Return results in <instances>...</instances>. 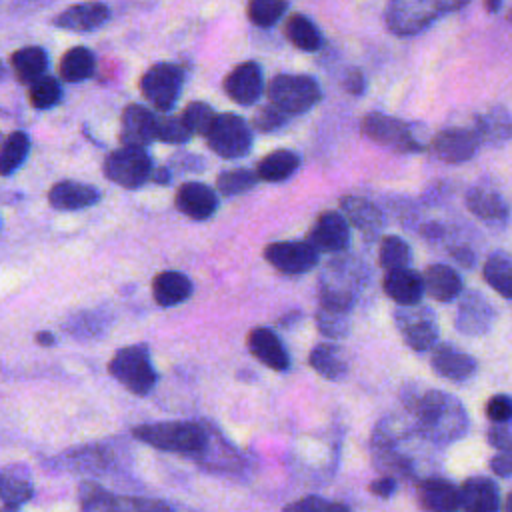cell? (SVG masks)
I'll use <instances>...</instances> for the list:
<instances>
[{"instance_id": "cell-1", "label": "cell", "mask_w": 512, "mask_h": 512, "mask_svg": "<svg viewBox=\"0 0 512 512\" xmlns=\"http://www.w3.org/2000/svg\"><path fill=\"white\" fill-rule=\"evenodd\" d=\"M420 430L438 444L462 438L468 430V416L460 400L452 394L430 390L416 402Z\"/></svg>"}, {"instance_id": "cell-2", "label": "cell", "mask_w": 512, "mask_h": 512, "mask_svg": "<svg viewBox=\"0 0 512 512\" xmlns=\"http://www.w3.org/2000/svg\"><path fill=\"white\" fill-rule=\"evenodd\" d=\"M470 0H388L384 24L396 36H414Z\"/></svg>"}, {"instance_id": "cell-3", "label": "cell", "mask_w": 512, "mask_h": 512, "mask_svg": "<svg viewBox=\"0 0 512 512\" xmlns=\"http://www.w3.org/2000/svg\"><path fill=\"white\" fill-rule=\"evenodd\" d=\"M132 434L136 440L162 452L192 454L208 444L204 428L194 422H152L136 426Z\"/></svg>"}, {"instance_id": "cell-4", "label": "cell", "mask_w": 512, "mask_h": 512, "mask_svg": "<svg viewBox=\"0 0 512 512\" xmlns=\"http://www.w3.org/2000/svg\"><path fill=\"white\" fill-rule=\"evenodd\" d=\"M366 278L368 274L360 262L332 260L318 280V298L320 302L352 310L358 292L366 284Z\"/></svg>"}, {"instance_id": "cell-5", "label": "cell", "mask_w": 512, "mask_h": 512, "mask_svg": "<svg viewBox=\"0 0 512 512\" xmlns=\"http://www.w3.org/2000/svg\"><path fill=\"white\" fill-rule=\"evenodd\" d=\"M322 98L320 86L306 74H278L268 84V100L288 116L304 114Z\"/></svg>"}, {"instance_id": "cell-6", "label": "cell", "mask_w": 512, "mask_h": 512, "mask_svg": "<svg viewBox=\"0 0 512 512\" xmlns=\"http://www.w3.org/2000/svg\"><path fill=\"white\" fill-rule=\"evenodd\" d=\"M108 372L136 396L148 394L158 380L150 354L142 344L120 348L110 360Z\"/></svg>"}, {"instance_id": "cell-7", "label": "cell", "mask_w": 512, "mask_h": 512, "mask_svg": "<svg viewBox=\"0 0 512 512\" xmlns=\"http://www.w3.org/2000/svg\"><path fill=\"white\" fill-rule=\"evenodd\" d=\"M214 154L222 158H240L252 146V128L238 114H216L208 132L204 134Z\"/></svg>"}, {"instance_id": "cell-8", "label": "cell", "mask_w": 512, "mask_h": 512, "mask_svg": "<svg viewBox=\"0 0 512 512\" xmlns=\"http://www.w3.org/2000/svg\"><path fill=\"white\" fill-rule=\"evenodd\" d=\"M184 72L170 62H158L150 66L140 78V90L144 98L160 112H168L180 98Z\"/></svg>"}, {"instance_id": "cell-9", "label": "cell", "mask_w": 512, "mask_h": 512, "mask_svg": "<svg viewBox=\"0 0 512 512\" xmlns=\"http://www.w3.org/2000/svg\"><path fill=\"white\" fill-rule=\"evenodd\" d=\"M150 172V156L140 146H122L104 160V176L122 188H140L150 180Z\"/></svg>"}, {"instance_id": "cell-10", "label": "cell", "mask_w": 512, "mask_h": 512, "mask_svg": "<svg viewBox=\"0 0 512 512\" xmlns=\"http://www.w3.org/2000/svg\"><path fill=\"white\" fill-rule=\"evenodd\" d=\"M394 320H396V328L400 330L404 342L412 350L426 352L436 344L438 322L430 308L420 306L418 302L406 304L394 312Z\"/></svg>"}, {"instance_id": "cell-11", "label": "cell", "mask_w": 512, "mask_h": 512, "mask_svg": "<svg viewBox=\"0 0 512 512\" xmlns=\"http://www.w3.org/2000/svg\"><path fill=\"white\" fill-rule=\"evenodd\" d=\"M362 134L368 136L370 140L392 148L396 152H420L422 146H418V142L412 138V132L408 128V124H404L398 118L380 114V112H372L366 114L362 118Z\"/></svg>"}, {"instance_id": "cell-12", "label": "cell", "mask_w": 512, "mask_h": 512, "mask_svg": "<svg viewBox=\"0 0 512 512\" xmlns=\"http://www.w3.org/2000/svg\"><path fill=\"white\" fill-rule=\"evenodd\" d=\"M264 258L284 274H302L318 264V252L308 242H274L264 250Z\"/></svg>"}, {"instance_id": "cell-13", "label": "cell", "mask_w": 512, "mask_h": 512, "mask_svg": "<svg viewBox=\"0 0 512 512\" xmlns=\"http://www.w3.org/2000/svg\"><path fill=\"white\" fill-rule=\"evenodd\" d=\"M264 90L262 68L254 60H246L234 66L224 78V92L240 106H252L258 102Z\"/></svg>"}, {"instance_id": "cell-14", "label": "cell", "mask_w": 512, "mask_h": 512, "mask_svg": "<svg viewBox=\"0 0 512 512\" xmlns=\"http://www.w3.org/2000/svg\"><path fill=\"white\" fill-rule=\"evenodd\" d=\"M350 242V224L346 218L336 212L328 210L320 214L308 234V244L314 246L316 252H340Z\"/></svg>"}, {"instance_id": "cell-15", "label": "cell", "mask_w": 512, "mask_h": 512, "mask_svg": "<svg viewBox=\"0 0 512 512\" xmlns=\"http://www.w3.org/2000/svg\"><path fill=\"white\" fill-rule=\"evenodd\" d=\"M108 18H110V10L106 4L88 0V2L72 4V6L64 8L60 14H56L52 18V24L56 28H62L68 32L86 34V32H94V30L102 28L108 22Z\"/></svg>"}, {"instance_id": "cell-16", "label": "cell", "mask_w": 512, "mask_h": 512, "mask_svg": "<svg viewBox=\"0 0 512 512\" xmlns=\"http://www.w3.org/2000/svg\"><path fill=\"white\" fill-rule=\"evenodd\" d=\"M494 308L490 306L488 298L480 292H464L458 310H456V328L468 336H482L490 330L494 322Z\"/></svg>"}, {"instance_id": "cell-17", "label": "cell", "mask_w": 512, "mask_h": 512, "mask_svg": "<svg viewBox=\"0 0 512 512\" xmlns=\"http://www.w3.org/2000/svg\"><path fill=\"white\" fill-rule=\"evenodd\" d=\"M478 142L480 140L474 134V130L446 128V130H440L434 136L432 152L448 164H460V162H466L474 156V152L478 148Z\"/></svg>"}, {"instance_id": "cell-18", "label": "cell", "mask_w": 512, "mask_h": 512, "mask_svg": "<svg viewBox=\"0 0 512 512\" xmlns=\"http://www.w3.org/2000/svg\"><path fill=\"white\" fill-rule=\"evenodd\" d=\"M152 140H156V114L140 104L126 106L120 118L122 146L146 148Z\"/></svg>"}, {"instance_id": "cell-19", "label": "cell", "mask_w": 512, "mask_h": 512, "mask_svg": "<svg viewBox=\"0 0 512 512\" xmlns=\"http://www.w3.org/2000/svg\"><path fill=\"white\" fill-rule=\"evenodd\" d=\"M34 496L32 476L26 464L16 462L0 472V500L6 510H18Z\"/></svg>"}, {"instance_id": "cell-20", "label": "cell", "mask_w": 512, "mask_h": 512, "mask_svg": "<svg viewBox=\"0 0 512 512\" xmlns=\"http://www.w3.org/2000/svg\"><path fill=\"white\" fill-rule=\"evenodd\" d=\"M100 200V190L74 180H62L56 182L48 192V202L52 208L60 212H74L94 206Z\"/></svg>"}, {"instance_id": "cell-21", "label": "cell", "mask_w": 512, "mask_h": 512, "mask_svg": "<svg viewBox=\"0 0 512 512\" xmlns=\"http://www.w3.org/2000/svg\"><path fill=\"white\" fill-rule=\"evenodd\" d=\"M430 362L438 376L454 382H464L476 372V360L454 344H438L432 350Z\"/></svg>"}, {"instance_id": "cell-22", "label": "cell", "mask_w": 512, "mask_h": 512, "mask_svg": "<svg viewBox=\"0 0 512 512\" xmlns=\"http://www.w3.org/2000/svg\"><path fill=\"white\" fill-rule=\"evenodd\" d=\"M176 208L192 220H206L216 212L218 196L202 182H184L176 192Z\"/></svg>"}, {"instance_id": "cell-23", "label": "cell", "mask_w": 512, "mask_h": 512, "mask_svg": "<svg viewBox=\"0 0 512 512\" xmlns=\"http://www.w3.org/2000/svg\"><path fill=\"white\" fill-rule=\"evenodd\" d=\"M248 348L252 352V356L262 362L264 366L272 368V370H286L290 364L288 352L282 344V340L270 330V328H254L248 334Z\"/></svg>"}, {"instance_id": "cell-24", "label": "cell", "mask_w": 512, "mask_h": 512, "mask_svg": "<svg viewBox=\"0 0 512 512\" xmlns=\"http://www.w3.org/2000/svg\"><path fill=\"white\" fill-rule=\"evenodd\" d=\"M382 286H384L386 296L400 306L416 304L424 296L422 276L418 272L410 270L408 266L386 270Z\"/></svg>"}, {"instance_id": "cell-25", "label": "cell", "mask_w": 512, "mask_h": 512, "mask_svg": "<svg viewBox=\"0 0 512 512\" xmlns=\"http://www.w3.org/2000/svg\"><path fill=\"white\" fill-rule=\"evenodd\" d=\"M500 506L498 486L484 476L468 478L458 488V508L470 512H492Z\"/></svg>"}, {"instance_id": "cell-26", "label": "cell", "mask_w": 512, "mask_h": 512, "mask_svg": "<svg viewBox=\"0 0 512 512\" xmlns=\"http://www.w3.org/2000/svg\"><path fill=\"white\" fill-rule=\"evenodd\" d=\"M342 216L348 224H352L356 230H360L364 236H376L382 230V214L380 210L360 196H344L340 200Z\"/></svg>"}, {"instance_id": "cell-27", "label": "cell", "mask_w": 512, "mask_h": 512, "mask_svg": "<svg viewBox=\"0 0 512 512\" xmlns=\"http://www.w3.org/2000/svg\"><path fill=\"white\" fill-rule=\"evenodd\" d=\"M424 292L438 302H450L462 294V278L446 264H432L422 276Z\"/></svg>"}, {"instance_id": "cell-28", "label": "cell", "mask_w": 512, "mask_h": 512, "mask_svg": "<svg viewBox=\"0 0 512 512\" xmlns=\"http://www.w3.org/2000/svg\"><path fill=\"white\" fill-rule=\"evenodd\" d=\"M192 294V282L186 274L176 270H164L152 280V296L156 304L168 308L188 300Z\"/></svg>"}, {"instance_id": "cell-29", "label": "cell", "mask_w": 512, "mask_h": 512, "mask_svg": "<svg viewBox=\"0 0 512 512\" xmlns=\"http://www.w3.org/2000/svg\"><path fill=\"white\" fill-rule=\"evenodd\" d=\"M10 68L20 84H32L48 70V54L42 46H24L12 52Z\"/></svg>"}, {"instance_id": "cell-30", "label": "cell", "mask_w": 512, "mask_h": 512, "mask_svg": "<svg viewBox=\"0 0 512 512\" xmlns=\"http://www.w3.org/2000/svg\"><path fill=\"white\" fill-rule=\"evenodd\" d=\"M420 506L434 512H448L458 508V488L442 478H428L418 488Z\"/></svg>"}, {"instance_id": "cell-31", "label": "cell", "mask_w": 512, "mask_h": 512, "mask_svg": "<svg viewBox=\"0 0 512 512\" xmlns=\"http://www.w3.org/2000/svg\"><path fill=\"white\" fill-rule=\"evenodd\" d=\"M284 36L302 52H316L322 46L320 30L308 16L300 12H294L286 18Z\"/></svg>"}, {"instance_id": "cell-32", "label": "cell", "mask_w": 512, "mask_h": 512, "mask_svg": "<svg viewBox=\"0 0 512 512\" xmlns=\"http://www.w3.org/2000/svg\"><path fill=\"white\" fill-rule=\"evenodd\" d=\"M466 204L470 212L482 220L488 222H506L508 218V204L498 192L484 190V188H472L466 194Z\"/></svg>"}, {"instance_id": "cell-33", "label": "cell", "mask_w": 512, "mask_h": 512, "mask_svg": "<svg viewBox=\"0 0 512 512\" xmlns=\"http://www.w3.org/2000/svg\"><path fill=\"white\" fill-rule=\"evenodd\" d=\"M60 78L66 82L88 80L96 70V56L86 46H74L60 58Z\"/></svg>"}, {"instance_id": "cell-34", "label": "cell", "mask_w": 512, "mask_h": 512, "mask_svg": "<svg viewBox=\"0 0 512 512\" xmlns=\"http://www.w3.org/2000/svg\"><path fill=\"white\" fill-rule=\"evenodd\" d=\"M300 166V156L292 150H274L264 156L258 164L256 176L266 182H284L288 180Z\"/></svg>"}, {"instance_id": "cell-35", "label": "cell", "mask_w": 512, "mask_h": 512, "mask_svg": "<svg viewBox=\"0 0 512 512\" xmlns=\"http://www.w3.org/2000/svg\"><path fill=\"white\" fill-rule=\"evenodd\" d=\"M310 366L328 380H340L348 370V360L340 346L318 344L310 352Z\"/></svg>"}, {"instance_id": "cell-36", "label": "cell", "mask_w": 512, "mask_h": 512, "mask_svg": "<svg viewBox=\"0 0 512 512\" xmlns=\"http://www.w3.org/2000/svg\"><path fill=\"white\" fill-rule=\"evenodd\" d=\"M30 152V138L26 132L16 130L0 144V176H12L22 168Z\"/></svg>"}, {"instance_id": "cell-37", "label": "cell", "mask_w": 512, "mask_h": 512, "mask_svg": "<svg viewBox=\"0 0 512 512\" xmlns=\"http://www.w3.org/2000/svg\"><path fill=\"white\" fill-rule=\"evenodd\" d=\"M484 280L502 296L510 298L512 296V260L508 252L498 250L488 256L484 264Z\"/></svg>"}, {"instance_id": "cell-38", "label": "cell", "mask_w": 512, "mask_h": 512, "mask_svg": "<svg viewBox=\"0 0 512 512\" xmlns=\"http://www.w3.org/2000/svg\"><path fill=\"white\" fill-rule=\"evenodd\" d=\"M350 310L320 302L316 310V326L328 338H344L350 332Z\"/></svg>"}, {"instance_id": "cell-39", "label": "cell", "mask_w": 512, "mask_h": 512, "mask_svg": "<svg viewBox=\"0 0 512 512\" xmlns=\"http://www.w3.org/2000/svg\"><path fill=\"white\" fill-rule=\"evenodd\" d=\"M288 10V0H248L246 16L258 28L274 26Z\"/></svg>"}, {"instance_id": "cell-40", "label": "cell", "mask_w": 512, "mask_h": 512, "mask_svg": "<svg viewBox=\"0 0 512 512\" xmlns=\"http://www.w3.org/2000/svg\"><path fill=\"white\" fill-rule=\"evenodd\" d=\"M28 100L36 110L54 108L62 98V86L54 76H40L32 84H28Z\"/></svg>"}, {"instance_id": "cell-41", "label": "cell", "mask_w": 512, "mask_h": 512, "mask_svg": "<svg viewBox=\"0 0 512 512\" xmlns=\"http://www.w3.org/2000/svg\"><path fill=\"white\" fill-rule=\"evenodd\" d=\"M378 254H380L378 262L384 270L404 268L412 260V252H410V246L406 244V240H402L400 236H394V234L382 238Z\"/></svg>"}, {"instance_id": "cell-42", "label": "cell", "mask_w": 512, "mask_h": 512, "mask_svg": "<svg viewBox=\"0 0 512 512\" xmlns=\"http://www.w3.org/2000/svg\"><path fill=\"white\" fill-rule=\"evenodd\" d=\"M256 182H258L256 172L246 170V168H234V170L222 172L216 178V188L224 196H236V194H242V192L254 188Z\"/></svg>"}, {"instance_id": "cell-43", "label": "cell", "mask_w": 512, "mask_h": 512, "mask_svg": "<svg viewBox=\"0 0 512 512\" xmlns=\"http://www.w3.org/2000/svg\"><path fill=\"white\" fill-rule=\"evenodd\" d=\"M104 320L106 318L100 312H76L68 320H64L62 328L76 338H86L100 334Z\"/></svg>"}, {"instance_id": "cell-44", "label": "cell", "mask_w": 512, "mask_h": 512, "mask_svg": "<svg viewBox=\"0 0 512 512\" xmlns=\"http://www.w3.org/2000/svg\"><path fill=\"white\" fill-rule=\"evenodd\" d=\"M190 138H192V132L184 126L180 116H168V114L156 116V140H162L168 144H184Z\"/></svg>"}, {"instance_id": "cell-45", "label": "cell", "mask_w": 512, "mask_h": 512, "mask_svg": "<svg viewBox=\"0 0 512 512\" xmlns=\"http://www.w3.org/2000/svg\"><path fill=\"white\" fill-rule=\"evenodd\" d=\"M214 116L216 112L212 110V106H208L206 102H192L184 108L182 112V122L184 126L192 132V134H206L210 124L214 122Z\"/></svg>"}, {"instance_id": "cell-46", "label": "cell", "mask_w": 512, "mask_h": 512, "mask_svg": "<svg viewBox=\"0 0 512 512\" xmlns=\"http://www.w3.org/2000/svg\"><path fill=\"white\" fill-rule=\"evenodd\" d=\"M508 132H510V120H508V112L504 108L500 112H490L488 116L478 118V126L474 130L478 140L480 138L502 140V136L508 138Z\"/></svg>"}, {"instance_id": "cell-47", "label": "cell", "mask_w": 512, "mask_h": 512, "mask_svg": "<svg viewBox=\"0 0 512 512\" xmlns=\"http://www.w3.org/2000/svg\"><path fill=\"white\" fill-rule=\"evenodd\" d=\"M80 506L84 510H116L122 508V502H118L116 496L102 490L100 486L86 482L80 486Z\"/></svg>"}, {"instance_id": "cell-48", "label": "cell", "mask_w": 512, "mask_h": 512, "mask_svg": "<svg viewBox=\"0 0 512 512\" xmlns=\"http://www.w3.org/2000/svg\"><path fill=\"white\" fill-rule=\"evenodd\" d=\"M288 120V114L278 110L274 104L260 106L252 116V128L258 132H274L282 128Z\"/></svg>"}, {"instance_id": "cell-49", "label": "cell", "mask_w": 512, "mask_h": 512, "mask_svg": "<svg viewBox=\"0 0 512 512\" xmlns=\"http://www.w3.org/2000/svg\"><path fill=\"white\" fill-rule=\"evenodd\" d=\"M486 416L490 422H508L512 416V402L506 394H496L486 402Z\"/></svg>"}, {"instance_id": "cell-50", "label": "cell", "mask_w": 512, "mask_h": 512, "mask_svg": "<svg viewBox=\"0 0 512 512\" xmlns=\"http://www.w3.org/2000/svg\"><path fill=\"white\" fill-rule=\"evenodd\" d=\"M286 510H320V512H336V510H348V506L344 504H338V502H330V500H324V498H318V496H310L306 500H298V502H292L286 506Z\"/></svg>"}, {"instance_id": "cell-51", "label": "cell", "mask_w": 512, "mask_h": 512, "mask_svg": "<svg viewBox=\"0 0 512 512\" xmlns=\"http://www.w3.org/2000/svg\"><path fill=\"white\" fill-rule=\"evenodd\" d=\"M488 442L498 450H510L512 434L508 422H492V426L488 428Z\"/></svg>"}, {"instance_id": "cell-52", "label": "cell", "mask_w": 512, "mask_h": 512, "mask_svg": "<svg viewBox=\"0 0 512 512\" xmlns=\"http://www.w3.org/2000/svg\"><path fill=\"white\" fill-rule=\"evenodd\" d=\"M342 86H344V90H346L348 94L360 96V94L364 92V86H366L362 72H360L358 68L346 70V74H344V78H342Z\"/></svg>"}, {"instance_id": "cell-53", "label": "cell", "mask_w": 512, "mask_h": 512, "mask_svg": "<svg viewBox=\"0 0 512 512\" xmlns=\"http://www.w3.org/2000/svg\"><path fill=\"white\" fill-rule=\"evenodd\" d=\"M490 468H492V472H496V476L510 478V474H512V454H510V450H500L490 460Z\"/></svg>"}, {"instance_id": "cell-54", "label": "cell", "mask_w": 512, "mask_h": 512, "mask_svg": "<svg viewBox=\"0 0 512 512\" xmlns=\"http://www.w3.org/2000/svg\"><path fill=\"white\" fill-rule=\"evenodd\" d=\"M396 490V480L390 478V476H384V478H378L370 484V492L378 498H390Z\"/></svg>"}, {"instance_id": "cell-55", "label": "cell", "mask_w": 512, "mask_h": 512, "mask_svg": "<svg viewBox=\"0 0 512 512\" xmlns=\"http://www.w3.org/2000/svg\"><path fill=\"white\" fill-rule=\"evenodd\" d=\"M452 256H454V260H458L462 266H472V262H474V256H472V252H470L468 248H458V250L452 252Z\"/></svg>"}, {"instance_id": "cell-56", "label": "cell", "mask_w": 512, "mask_h": 512, "mask_svg": "<svg viewBox=\"0 0 512 512\" xmlns=\"http://www.w3.org/2000/svg\"><path fill=\"white\" fill-rule=\"evenodd\" d=\"M150 180H154L156 184H168L170 182L168 168H156L154 172H150Z\"/></svg>"}, {"instance_id": "cell-57", "label": "cell", "mask_w": 512, "mask_h": 512, "mask_svg": "<svg viewBox=\"0 0 512 512\" xmlns=\"http://www.w3.org/2000/svg\"><path fill=\"white\" fill-rule=\"evenodd\" d=\"M36 342L40 346H54L56 344V336L52 332H48V330H42V332L36 334Z\"/></svg>"}, {"instance_id": "cell-58", "label": "cell", "mask_w": 512, "mask_h": 512, "mask_svg": "<svg viewBox=\"0 0 512 512\" xmlns=\"http://www.w3.org/2000/svg\"><path fill=\"white\" fill-rule=\"evenodd\" d=\"M482 4H484V8H486L488 14H496V12H500L504 0H482Z\"/></svg>"}, {"instance_id": "cell-59", "label": "cell", "mask_w": 512, "mask_h": 512, "mask_svg": "<svg viewBox=\"0 0 512 512\" xmlns=\"http://www.w3.org/2000/svg\"><path fill=\"white\" fill-rule=\"evenodd\" d=\"M4 74H6V66L0 62V80L4 78Z\"/></svg>"}, {"instance_id": "cell-60", "label": "cell", "mask_w": 512, "mask_h": 512, "mask_svg": "<svg viewBox=\"0 0 512 512\" xmlns=\"http://www.w3.org/2000/svg\"><path fill=\"white\" fill-rule=\"evenodd\" d=\"M0 138H2V134H0Z\"/></svg>"}]
</instances>
